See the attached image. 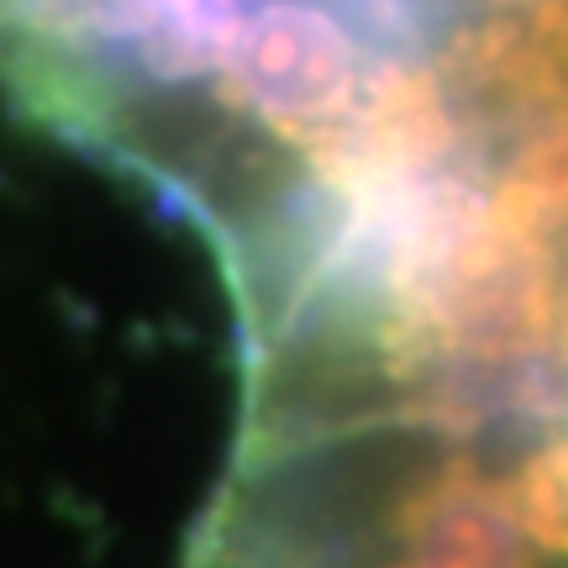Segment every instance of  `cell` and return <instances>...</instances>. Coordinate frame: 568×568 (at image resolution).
<instances>
[{
  "instance_id": "obj_2",
  "label": "cell",
  "mask_w": 568,
  "mask_h": 568,
  "mask_svg": "<svg viewBox=\"0 0 568 568\" xmlns=\"http://www.w3.org/2000/svg\"><path fill=\"white\" fill-rule=\"evenodd\" d=\"M385 568H443V564H422V558H410V552H406L400 564H385Z\"/></svg>"
},
{
  "instance_id": "obj_1",
  "label": "cell",
  "mask_w": 568,
  "mask_h": 568,
  "mask_svg": "<svg viewBox=\"0 0 568 568\" xmlns=\"http://www.w3.org/2000/svg\"><path fill=\"white\" fill-rule=\"evenodd\" d=\"M506 506L527 542L568 564V426L521 453L506 479Z\"/></svg>"
}]
</instances>
